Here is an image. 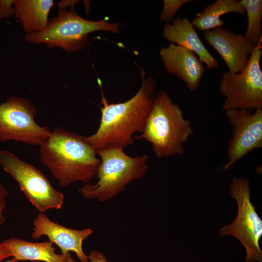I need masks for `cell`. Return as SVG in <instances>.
I'll return each instance as SVG.
<instances>
[{
	"mask_svg": "<svg viewBox=\"0 0 262 262\" xmlns=\"http://www.w3.org/2000/svg\"><path fill=\"white\" fill-rule=\"evenodd\" d=\"M230 193L237 203V215L231 223L221 229L219 235H229L237 238L245 248L246 262H262V252L259 246L262 236V221L250 200L248 180L234 177Z\"/></svg>",
	"mask_w": 262,
	"mask_h": 262,
	"instance_id": "6",
	"label": "cell"
},
{
	"mask_svg": "<svg viewBox=\"0 0 262 262\" xmlns=\"http://www.w3.org/2000/svg\"><path fill=\"white\" fill-rule=\"evenodd\" d=\"M204 37L220 55L229 72L238 73L244 70L255 46L244 36L219 27L204 31Z\"/></svg>",
	"mask_w": 262,
	"mask_h": 262,
	"instance_id": "12",
	"label": "cell"
},
{
	"mask_svg": "<svg viewBox=\"0 0 262 262\" xmlns=\"http://www.w3.org/2000/svg\"><path fill=\"white\" fill-rule=\"evenodd\" d=\"M39 147L41 163L61 187L87 184L97 176L101 161L84 136L57 127Z\"/></svg>",
	"mask_w": 262,
	"mask_h": 262,
	"instance_id": "2",
	"label": "cell"
},
{
	"mask_svg": "<svg viewBox=\"0 0 262 262\" xmlns=\"http://www.w3.org/2000/svg\"><path fill=\"white\" fill-rule=\"evenodd\" d=\"M33 225L32 238L39 239L47 236L58 246L61 254L66 255L73 252L81 262H89L88 255L83 250L82 243L93 233L91 229L77 230L63 226L51 220L43 213L37 215Z\"/></svg>",
	"mask_w": 262,
	"mask_h": 262,
	"instance_id": "11",
	"label": "cell"
},
{
	"mask_svg": "<svg viewBox=\"0 0 262 262\" xmlns=\"http://www.w3.org/2000/svg\"><path fill=\"white\" fill-rule=\"evenodd\" d=\"M11 257H12V254L3 243L0 241V262Z\"/></svg>",
	"mask_w": 262,
	"mask_h": 262,
	"instance_id": "23",
	"label": "cell"
},
{
	"mask_svg": "<svg viewBox=\"0 0 262 262\" xmlns=\"http://www.w3.org/2000/svg\"><path fill=\"white\" fill-rule=\"evenodd\" d=\"M4 262H16L13 260L12 259H7V260L5 261Z\"/></svg>",
	"mask_w": 262,
	"mask_h": 262,
	"instance_id": "25",
	"label": "cell"
},
{
	"mask_svg": "<svg viewBox=\"0 0 262 262\" xmlns=\"http://www.w3.org/2000/svg\"><path fill=\"white\" fill-rule=\"evenodd\" d=\"M79 0H61L59 1L58 5L60 9H65L68 6L73 7L74 5L78 2Z\"/></svg>",
	"mask_w": 262,
	"mask_h": 262,
	"instance_id": "24",
	"label": "cell"
},
{
	"mask_svg": "<svg viewBox=\"0 0 262 262\" xmlns=\"http://www.w3.org/2000/svg\"><path fill=\"white\" fill-rule=\"evenodd\" d=\"M252 112L248 109H231L225 111L231 127L227 146L228 170L251 151L262 147V108Z\"/></svg>",
	"mask_w": 262,
	"mask_h": 262,
	"instance_id": "10",
	"label": "cell"
},
{
	"mask_svg": "<svg viewBox=\"0 0 262 262\" xmlns=\"http://www.w3.org/2000/svg\"><path fill=\"white\" fill-rule=\"evenodd\" d=\"M159 53L166 71L184 82L190 91L199 86L205 68L194 52L171 43L162 48Z\"/></svg>",
	"mask_w": 262,
	"mask_h": 262,
	"instance_id": "13",
	"label": "cell"
},
{
	"mask_svg": "<svg viewBox=\"0 0 262 262\" xmlns=\"http://www.w3.org/2000/svg\"><path fill=\"white\" fill-rule=\"evenodd\" d=\"M9 194V191L6 188L3 184L0 183V227L5 221L4 211Z\"/></svg>",
	"mask_w": 262,
	"mask_h": 262,
	"instance_id": "21",
	"label": "cell"
},
{
	"mask_svg": "<svg viewBox=\"0 0 262 262\" xmlns=\"http://www.w3.org/2000/svg\"><path fill=\"white\" fill-rule=\"evenodd\" d=\"M136 94L121 103H109L102 96L101 116L96 131L84 136L96 152L105 148L124 149L134 142V134L141 133L152 108L156 94L157 84L152 77H145Z\"/></svg>",
	"mask_w": 262,
	"mask_h": 262,
	"instance_id": "1",
	"label": "cell"
},
{
	"mask_svg": "<svg viewBox=\"0 0 262 262\" xmlns=\"http://www.w3.org/2000/svg\"><path fill=\"white\" fill-rule=\"evenodd\" d=\"M15 14L27 33L45 30L48 16L54 5L53 0H14Z\"/></svg>",
	"mask_w": 262,
	"mask_h": 262,
	"instance_id": "16",
	"label": "cell"
},
{
	"mask_svg": "<svg viewBox=\"0 0 262 262\" xmlns=\"http://www.w3.org/2000/svg\"><path fill=\"white\" fill-rule=\"evenodd\" d=\"M100 159L95 184L87 183L80 189L85 198L107 201L124 190L134 180L142 178L148 167L146 155L131 157L124 149L108 147L96 152Z\"/></svg>",
	"mask_w": 262,
	"mask_h": 262,
	"instance_id": "4",
	"label": "cell"
},
{
	"mask_svg": "<svg viewBox=\"0 0 262 262\" xmlns=\"http://www.w3.org/2000/svg\"><path fill=\"white\" fill-rule=\"evenodd\" d=\"M98 31L118 33L119 24L109 23L105 19L88 20L73 10L59 9L57 16L49 20L45 30L26 33L24 38L26 41L33 45L59 47L72 53L83 49L87 44L89 34Z\"/></svg>",
	"mask_w": 262,
	"mask_h": 262,
	"instance_id": "5",
	"label": "cell"
},
{
	"mask_svg": "<svg viewBox=\"0 0 262 262\" xmlns=\"http://www.w3.org/2000/svg\"><path fill=\"white\" fill-rule=\"evenodd\" d=\"M231 12L243 15L246 11L240 1L217 0L197 13L191 22L195 29L204 31L212 30L222 27L224 21L220 19L221 16Z\"/></svg>",
	"mask_w": 262,
	"mask_h": 262,
	"instance_id": "17",
	"label": "cell"
},
{
	"mask_svg": "<svg viewBox=\"0 0 262 262\" xmlns=\"http://www.w3.org/2000/svg\"><path fill=\"white\" fill-rule=\"evenodd\" d=\"M89 262H109L106 257L100 251L93 250L88 255Z\"/></svg>",
	"mask_w": 262,
	"mask_h": 262,
	"instance_id": "22",
	"label": "cell"
},
{
	"mask_svg": "<svg viewBox=\"0 0 262 262\" xmlns=\"http://www.w3.org/2000/svg\"><path fill=\"white\" fill-rule=\"evenodd\" d=\"M14 0H0V18L8 19L13 14H15V10L13 5Z\"/></svg>",
	"mask_w": 262,
	"mask_h": 262,
	"instance_id": "20",
	"label": "cell"
},
{
	"mask_svg": "<svg viewBox=\"0 0 262 262\" xmlns=\"http://www.w3.org/2000/svg\"><path fill=\"white\" fill-rule=\"evenodd\" d=\"M12 255V259L18 261L42 262H76L71 253L57 254L53 243L49 241L32 242L18 238L12 237L2 242Z\"/></svg>",
	"mask_w": 262,
	"mask_h": 262,
	"instance_id": "15",
	"label": "cell"
},
{
	"mask_svg": "<svg viewBox=\"0 0 262 262\" xmlns=\"http://www.w3.org/2000/svg\"><path fill=\"white\" fill-rule=\"evenodd\" d=\"M0 164L18 184L28 200L41 213L60 209L64 196L33 165L6 150H0Z\"/></svg>",
	"mask_w": 262,
	"mask_h": 262,
	"instance_id": "8",
	"label": "cell"
},
{
	"mask_svg": "<svg viewBox=\"0 0 262 262\" xmlns=\"http://www.w3.org/2000/svg\"><path fill=\"white\" fill-rule=\"evenodd\" d=\"M194 0H164L163 10L160 15V18L169 23L174 19L177 11L184 5L194 2Z\"/></svg>",
	"mask_w": 262,
	"mask_h": 262,
	"instance_id": "19",
	"label": "cell"
},
{
	"mask_svg": "<svg viewBox=\"0 0 262 262\" xmlns=\"http://www.w3.org/2000/svg\"><path fill=\"white\" fill-rule=\"evenodd\" d=\"M260 41L256 45L246 68L240 73L223 72L219 90L225 99L223 109L256 110L262 108V71Z\"/></svg>",
	"mask_w": 262,
	"mask_h": 262,
	"instance_id": "7",
	"label": "cell"
},
{
	"mask_svg": "<svg viewBox=\"0 0 262 262\" xmlns=\"http://www.w3.org/2000/svg\"><path fill=\"white\" fill-rule=\"evenodd\" d=\"M37 110L21 97L10 96L0 104V142L13 140L32 146H40L51 131L35 121Z\"/></svg>",
	"mask_w": 262,
	"mask_h": 262,
	"instance_id": "9",
	"label": "cell"
},
{
	"mask_svg": "<svg viewBox=\"0 0 262 262\" xmlns=\"http://www.w3.org/2000/svg\"><path fill=\"white\" fill-rule=\"evenodd\" d=\"M163 36L172 43L183 47L194 52L206 65L208 69L217 68L219 62L208 50L192 23L187 18L177 17L167 23Z\"/></svg>",
	"mask_w": 262,
	"mask_h": 262,
	"instance_id": "14",
	"label": "cell"
},
{
	"mask_svg": "<svg viewBox=\"0 0 262 262\" xmlns=\"http://www.w3.org/2000/svg\"><path fill=\"white\" fill-rule=\"evenodd\" d=\"M193 133L191 123L181 109L161 90L156 94L142 132L134 138L148 141L157 157L165 158L183 154V145Z\"/></svg>",
	"mask_w": 262,
	"mask_h": 262,
	"instance_id": "3",
	"label": "cell"
},
{
	"mask_svg": "<svg viewBox=\"0 0 262 262\" xmlns=\"http://www.w3.org/2000/svg\"><path fill=\"white\" fill-rule=\"evenodd\" d=\"M240 2L246 12L248 19L244 37L255 46L261 39L262 0H242Z\"/></svg>",
	"mask_w": 262,
	"mask_h": 262,
	"instance_id": "18",
	"label": "cell"
}]
</instances>
